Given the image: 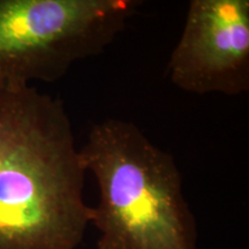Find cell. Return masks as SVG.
<instances>
[{
    "label": "cell",
    "instance_id": "6da1fadb",
    "mask_svg": "<svg viewBox=\"0 0 249 249\" xmlns=\"http://www.w3.org/2000/svg\"><path fill=\"white\" fill-rule=\"evenodd\" d=\"M86 173L60 99L0 88V249H76L91 224Z\"/></svg>",
    "mask_w": 249,
    "mask_h": 249
},
{
    "label": "cell",
    "instance_id": "7a4b0ae2",
    "mask_svg": "<svg viewBox=\"0 0 249 249\" xmlns=\"http://www.w3.org/2000/svg\"><path fill=\"white\" fill-rule=\"evenodd\" d=\"M80 150L99 189L91 207L97 249H198L178 165L135 124H93Z\"/></svg>",
    "mask_w": 249,
    "mask_h": 249
},
{
    "label": "cell",
    "instance_id": "3957f363",
    "mask_svg": "<svg viewBox=\"0 0 249 249\" xmlns=\"http://www.w3.org/2000/svg\"><path fill=\"white\" fill-rule=\"evenodd\" d=\"M139 0H0V88L60 80L102 53Z\"/></svg>",
    "mask_w": 249,
    "mask_h": 249
},
{
    "label": "cell",
    "instance_id": "277c9868",
    "mask_svg": "<svg viewBox=\"0 0 249 249\" xmlns=\"http://www.w3.org/2000/svg\"><path fill=\"white\" fill-rule=\"evenodd\" d=\"M171 82L195 95L249 90V0H192L167 64Z\"/></svg>",
    "mask_w": 249,
    "mask_h": 249
}]
</instances>
